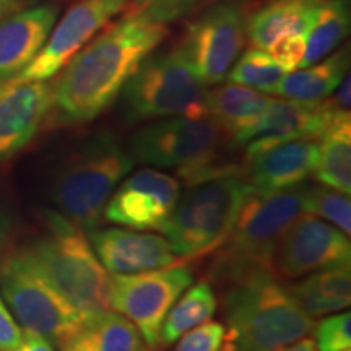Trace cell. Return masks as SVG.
Returning <instances> with one entry per match:
<instances>
[{"instance_id": "12", "label": "cell", "mask_w": 351, "mask_h": 351, "mask_svg": "<svg viewBox=\"0 0 351 351\" xmlns=\"http://www.w3.org/2000/svg\"><path fill=\"white\" fill-rule=\"evenodd\" d=\"M350 236L324 219L304 213L276 245L271 269L275 276L298 278L335 267H350Z\"/></svg>"}, {"instance_id": "13", "label": "cell", "mask_w": 351, "mask_h": 351, "mask_svg": "<svg viewBox=\"0 0 351 351\" xmlns=\"http://www.w3.org/2000/svg\"><path fill=\"white\" fill-rule=\"evenodd\" d=\"M127 3L129 0H78L54 25L36 59L16 78L47 82L57 75Z\"/></svg>"}, {"instance_id": "9", "label": "cell", "mask_w": 351, "mask_h": 351, "mask_svg": "<svg viewBox=\"0 0 351 351\" xmlns=\"http://www.w3.org/2000/svg\"><path fill=\"white\" fill-rule=\"evenodd\" d=\"M0 288L20 326L44 337L59 350L75 335L85 319L19 252L0 271Z\"/></svg>"}, {"instance_id": "35", "label": "cell", "mask_w": 351, "mask_h": 351, "mask_svg": "<svg viewBox=\"0 0 351 351\" xmlns=\"http://www.w3.org/2000/svg\"><path fill=\"white\" fill-rule=\"evenodd\" d=\"M21 328L0 296V351H13L21 341Z\"/></svg>"}, {"instance_id": "30", "label": "cell", "mask_w": 351, "mask_h": 351, "mask_svg": "<svg viewBox=\"0 0 351 351\" xmlns=\"http://www.w3.org/2000/svg\"><path fill=\"white\" fill-rule=\"evenodd\" d=\"M315 328L317 351H346L351 346V315L339 313L322 319Z\"/></svg>"}, {"instance_id": "2", "label": "cell", "mask_w": 351, "mask_h": 351, "mask_svg": "<svg viewBox=\"0 0 351 351\" xmlns=\"http://www.w3.org/2000/svg\"><path fill=\"white\" fill-rule=\"evenodd\" d=\"M16 252L83 317L111 307L106 269L82 228L64 215L44 213V231Z\"/></svg>"}, {"instance_id": "34", "label": "cell", "mask_w": 351, "mask_h": 351, "mask_svg": "<svg viewBox=\"0 0 351 351\" xmlns=\"http://www.w3.org/2000/svg\"><path fill=\"white\" fill-rule=\"evenodd\" d=\"M267 52H269L271 59H274L285 72H291V70L300 69L306 52L304 34H285V36L278 38L276 41L271 43Z\"/></svg>"}, {"instance_id": "17", "label": "cell", "mask_w": 351, "mask_h": 351, "mask_svg": "<svg viewBox=\"0 0 351 351\" xmlns=\"http://www.w3.org/2000/svg\"><path fill=\"white\" fill-rule=\"evenodd\" d=\"M90 244L103 267L114 275H134L166 269L178 257L168 241L152 232H138L119 228L91 230Z\"/></svg>"}, {"instance_id": "32", "label": "cell", "mask_w": 351, "mask_h": 351, "mask_svg": "<svg viewBox=\"0 0 351 351\" xmlns=\"http://www.w3.org/2000/svg\"><path fill=\"white\" fill-rule=\"evenodd\" d=\"M19 232L20 221L15 204L7 194L5 189L0 186V271L16 252Z\"/></svg>"}, {"instance_id": "31", "label": "cell", "mask_w": 351, "mask_h": 351, "mask_svg": "<svg viewBox=\"0 0 351 351\" xmlns=\"http://www.w3.org/2000/svg\"><path fill=\"white\" fill-rule=\"evenodd\" d=\"M200 0H129L127 12L138 13L155 23L168 25L187 15Z\"/></svg>"}, {"instance_id": "40", "label": "cell", "mask_w": 351, "mask_h": 351, "mask_svg": "<svg viewBox=\"0 0 351 351\" xmlns=\"http://www.w3.org/2000/svg\"><path fill=\"white\" fill-rule=\"evenodd\" d=\"M346 351H350V350H346Z\"/></svg>"}, {"instance_id": "25", "label": "cell", "mask_w": 351, "mask_h": 351, "mask_svg": "<svg viewBox=\"0 0 351 351\" xmlns=\"http://www.w3.org/2000/svg\"><path fill=\"white\" fill-rule=\"evenodd\" d=\"M287 288L311 317L339 313L350 306V267L314 271L307 278Z\"/></svg>"}, {"instance_id": "20", "label": "cell", "mask_w": 351, "mask_h": 351, "mask_svg": "<svg viewBox=\"0 0 351 351\" xmlns=\"http://www.w3.org/2000/svg\"><path fill=\"white\" fill-rule=\"evenodd\" d=\"M270 96L254 88L226 83L208 91V117L236 143L244 145L265 111Z\"/></svg>"}, {"instance_id": "22", "label": "cell", "mask_w": 351, "mask_h": 351, "mask_svg": "<svg viewBox=\"0 0 351 351\" xmlns=\"http://www.w3.org/2000/svg\"><path fill=\"white\" fill-rule=\"evenodd\" d=\"M60 351H150L138 328L125 315L99 311L83 319Z\"/></svg>"}, {"instance_id": "11", "label": "cell", "mask_w": 351, "mask_h": 351, "mask_svg": "<svg viewBox=\"0 0 351 351\" xmlns=\"http://www.w3.org/2000/svg\"><path fill=\"white\" fill-rule=\"evenodd\" d=\"M249 8L244 0H223L191 23L184 46L205 85H218L241 54L247 32Z\"/></svg>"}, {"instance_id": "1", "label": "cell", "mask_w": 351, "mask_h": 351, "mask_svg": "<svg viewBox=\"0 0 351 351\" xmlns=\"http://www.w3.org/2000/svg\"><path fill=\"white\" fill-rule=\"evenodd\" d=\"M166 34V25L129 12L104 26L59 72L51 111L67 124L93 121L117 99L132 73Z\"/></svg>"}, {"instance_id": "21", "label": "cell", "mask_w": 351, "mask_h": 351, "mask_svg": "<svg viewBox=\"0 0 351 351\" xmlns=\"http://www.w3.org/2000/svg\"><path fill=\"white\" fill-rule=\"evenodd\" d=\"M350 70V47H341L322 60L285 73L271 95L301 103H319L332 96Z\"/></svg>"}, {"instance_id": "3", "label": "cell", "mask_w": 351, "mask_h": 351, "mask_svg": "<svg viewBox=\"0 0 351 351\" xmlns=\"http://www.w3.org/2000/svg\"><path fill=\"white\" fill-rule=\"evenodd\" d=\"M306 187L302 182L274 194H254L245 202L231 231L217 247L210 278L225 288L254 275L274 274L276 245L306 213Z\"/></svg>"}, {"instance_id": "4", "label": "cell", "mask_w": 351, "mask_h": 351, "mask_svg": "<svg viewBox=\"0 0 351 351\" xmlns=\"http://www.w3.org/2000/svg\"><path fill=\"white\" fill-rule=\"evenodd\" d=\"M223 315L234 351H278L306 339L314 319L274 274L254 275L223 288Z\"/></svg>"}, {"instance_id": "26", "label": "cell", "mask_w": 351, "mask_h": 351, "mask_svg": "<svg viewBox=\"0 0 351 351\" xmlns=\"http://www.w3.org/2000/svg\"><path fill=\"white\" fill-rule=\"evenodd\" d=\"M348 0H320L304 33L306 52L301 67L313 65L332 54L350 33ZM300 67V69H301Z\"/></svg>"}, {"instance_id": "6", "label": "cell", "mask_w": 351, "mask_h": 351, "mask_svg": "<svg viewBox=\"0 0 351 351\" xmlns=\"http://www.w3.org/2000/svg\"><path fill=\"white\" fill-rule=\"evenodd\" d=\"M230 135L210 117H166L130 140L129 155L140 165L173 168L187 186L226 174H243L223 158Z\"/></svg>"}, {"instance_id": "29", "label": "cell", "mask_w": 351, "mask_h": 351, "mask_svg": "<svg viewBox=\"0 0 351 351\" xmlns=\"http://www.w3.org/2000/svg\"><path fill=\"white\" fill-rule=\"evenodd\" d=\"M306 213L324 218L333 223L341 232L350 236L351 232V200L350 195L335 191L327 186H309L306 187L304 200Z\"/></svg>"}, {"instance_id": "14", "label": "cell", "mask_w": 351, "mask_h": 351, "mask_svg": "<svg viewBox=\"0 0 351 351\" xmlns=\"http://www.w3.org/2000/svg\"><path fill=\"white\" fill-rule=\"evenodd\" d=\"M179 194L181 184L173 176L152 168L140 169L114 189L103 218L137 231H161Z\"/></svg>"}, {"instance_id": "16", "label": "cell", "mask_w": 351, "mask_h": 351, "mask_svg": "<svg viewBox=\"0 0 351 351\" xmlns=\"http://www.w3.org/2000/svg\"><path fill=\"white\" fill-rule=\"evenodd\" d=\"M52 109V83L13 78L0 83V161L36 137Z\"/></svg>"}, {"instance_id": "33", "label": "cell", "mask_w": 351, "mask_h": 351, "mask_svg": "<svg viewBox=\"0 0 351 351\" xmlns=\"http://www.w3.org/2000/svg\"><path fill=\"white\" fill-rule=\"evenodd\" d=\"M226 340V328L219 322L200 324L184 333L174 351H219Z\"/></svg>"}, {"instance_id": "39", "label": "cell", "mask_w": 351, "mask_h": 351, "mask_svg": "<svg viewBox=\"0 0 351 351\" xmlns=\"http://www.w3.org/2000/svg\"><path fill=\"white\" fill-rule=\"evenodd\" d=\"M304 2H314V3H317V2H320V0H304Z\"/></svg>"}, {"instance_id": "7", "label": "cell", "mask_w": 351, "mask_h": 351, "mask_svg": "<svg viewBox=\"0 0 351 351\" xmlns=\"http://www.w3.org/2000/svg\"><path fill=\"white\" fill-rule=\"evenodd\" d=\"M130 122L166 117H208L207 85L202 82L184 44L153 51L122 88Z\"/></svg>"}, {"instance_id": "18", "label": "cell", "mask_w": 351, "mask_h": 351, "mask_svg": "<svg viewBox=\"0 0 351 351\" xmlns=\"http://www.w3.org/2000/svg\"><path fill=\"white\" fill-rule=\"evenodd\" d=\"M59 8L52 3L20 8L0 20V83L20 77L36 59L54 28Z\"/></svg>"}, {"instance_id": "37", "label": "cell", "mask_w": 351, "mask_h": 351, "mask_svg": "<svg viewBox=\"0 0 351 351\" xmlns=\"http://www.w3.org/2000/svg\"><path fill=\"white\" fill-rule=\"evenodd\" d=\"M23 2L21 0H0V20L5 19L10 13L20 10Z\"/></svg>"}, {"instance_id": "23", "label": "cell", "mask_w": 351, "mask_h": 351, "mask_svg": "<svg viewBox=\"0 0 351 351\" xmlns=\"http://www.w3.org/2000/svg\"><path fill=\"white\" fill-rule=\"evenodd\" d=\"M314 2L304 0H271L261 10L249 15L245 39L251 47L267 51L285 34H304L314 13Z\"/></svg>"}, {"instance_id": "38", "label": "cell", "mask_w": 351, "mask_h": 351, "mask_svg": "<svg viewBox=\"0 0 351 351\" xmlns=\"http://www.w3.org/2000/svg\"><path fill=\"white\" fill-rule=\"evenodd\" d=\"M219 351H234V348H232L231 346V343L228 340H225V343H223V346H221V350Z\"/></svg>"}, {"instance_id": "27", "label": "cell", "mask_w": 351, "mask_h": 351, "mask_svg": "<svg viewBox=\"0 0 351 351\" xmlns=\"http://www.w3.org/2000/svg\"><path fill=\"white\" fill-rule=\"evenodd\" d=\"M182 295L166 314L160 345H173L191 328L208 322L217 311V298L212 285L207 282H200L194 287L191 285Z\"/></svg>"}, {"instance_id": "8", "label": "cell", "mask_w": 351, "mask_h": 351, "mask_svg": "<svg viewBox=\"0 0 351 351\" xmlns=\"http://www.w3.org/2000/svg\"><path fill=\"white\" fill-rule=\"evenodd\" d=\"M254 194L243 174L219 176L187 186L161 230L171 251L181 258H197L215 251Z\"/></svg>"}, {"instance_id": "5", "label": "cell", "mask_w": 351, "mask_h": 351, "mask_svg": "<svg viewBox=\"0 0 351 351\" xmlns=\"http://www.w3.org/2000/svg\"><path fill=\"white\" fill-rule=\"evenodd\" d=\"M134 168V160L109 134H96L73 148L52 171L49 200L57 212L82 230L103 221L114 189Z\"/></svg>"}, {"instance_id": "10", "label": "cell", "mask_w": 351, "mask_h": 351, "mask_svg": "<svg viewBox=\"0 0 351 351\" xmlns=\"http://www.w3.org/2000/svg\"><path fill=\"white\" fill-rule=\"evenodd\" d=\"M194 283L187 267H171L111 278L109 306L138 328L150 350L160 346L166 314L182 293Z\"/></svg>"}, {"instance_id": "36", "label": "cell", "mask_w": 351, "mask_h": 351, "mask_svg": "<svg viewBox=\"0 0 351 351\" xmlns=\"http://www.w3.org/2000/svg\"><path fill=\"white\" fill-rule=\"evenodd\" d=\"M13 351H56V346L38 333L25 330L20 345Z\"/></svg>"}, {"instance_id": "19", "label": "cell", "mask_w": 351, "mask_h": 351, "mask_svg": "<svg viewBox=\"0 0 351 351\" xmlns=\"http://www.w3.org/2000/svg\"><path fill=\"white\" fill-rule=\"evenodd\" d=\"M317 156L315 140H293L249 156L243 176L256 194H274L306 182L314 174Z\"/></svg>"}, {"instance_id": "24", "label": "cell", "mask_w": 351, "mask_h": 351, "mask_svg": "<svg viewBox=\"0 0 351 351\" xmlns=\"http://www.w3.org/2000/svg\"><path fill=\"white\" fill-rule=\"evenodd\" d=\"M314 176L324 186L350 195L351 192V116L339 112L319 137Z\"/></svg>"}, {"instance_id": "15", "label": "cell", "mask_w": 351, "mask_h": 351, "mask_svg": "<svg viewBox=\"0 0 351 351\" xmlns=\"http://www.w3.org/2000/svg\"><path fill=\"white\" fill-rule=\"evenodd\" d=\"M337 111L330 101L301 103V101L270 98L265 111L254 127L247 142L244 143L245 155L254 156L276 145L293 140H315L317 142L327 129Z\"/></svg>"}, {"instance_id": "28", "label": "cell", "mask_w": 351, "mask_h": 351, "mask_svg": "<svg viewBox=\"0 0 351 351\" xmlns=\"http://www.w3.org/2000/svg\"><path fill=\"white\" fill-rule=\"evenodd\" d=\"M285 70L271 59L270 54L257 47H249L239 54L228 72V82L254 88L265 95H271L274 88L285 77Z\"/></svg>"}]
</instances>
